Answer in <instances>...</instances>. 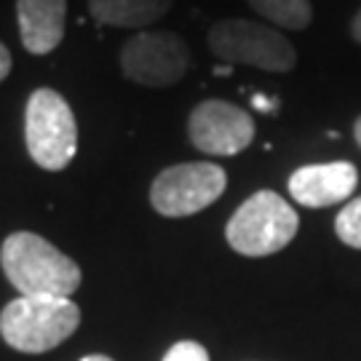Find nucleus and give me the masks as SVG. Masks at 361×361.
Instances as JSON below:
<instances>
[{
	"label": "nucleus",
	"instance_id": "1",
	"mask_svg": "<svg viewBox=\"0 0 361 361\" xmlns=\"http://www.w3.org/2000/svg\"><path fill=\"white\" fill-rule=\"evenodd\" d=\"M0 265L22 297H73L80 286L75 259L38 233H11L0 246Z\"/></svg>",
	"mask_w": 361,
	"mask_h": 361
},
{
	"label": "nucleus",
	"instance_id": "2",
	"mask_svg": "<svg viewBox=\"0 0 361 361\" xmlns=\"http://www.w3.org/2000/svg\"><path fill=\"white\" fill-rule=\"evenodd\" d=\"M80 324L70 297H16L0 310V335L22 353H46L62 345Z\"/></svg>",
	"mask_w": 361,
	"mask_h": 361
},
{
	"label": "nucleus",
	"instance_id": "3",
	"mask_svg": "<svg viewBox=\"0 0 361 361\" xmlns=\"http://www.w3.org/2000/svg\"><path fill=\"white\" fill-rule=\"evenodd\" d=\"M300 217L284 198L273 190H257L233 212L225 238L233 252L244 257H268L292 244Z\"/></svg>",
	"mask_w": 361,
	"mask_h": 361
},
{
	"label": "nucleus",
	"instance_id": "4",
	"mask_svg": "<svg viewBox=\"0 0 361 361\" xmlns=\"http://www.w3.org/2000/svg\"><path fill=\"white\" fill-rule=\"evenodd\" d=\"M25 142L30 158L46 171L70 166L78 150L73 107L54 89H35L25 107Z\"/></svg>",
	"mask_w": 361,
	"mask_h": 361
},
{
	"label": "nucleus",
	"instance_id": "5",
	"mask_svg": "<svg viewBox=\"0 0 361 361\" xmlns=\"http://www.w3.org/2000/svg\"><path fill=\"white\" fill-rule=\"evenodd\" d=\"M209 49L219 62L257 67L265 73H289L297 65L295 46L276 27L249 19H222L209 30Z\"/></svg>",
	"mask_w": 361,
	"mask_h": 361
},
{
	"label": "nucleus",
	"instance_id": "6",
	"mask_svg": "<svg viewBox=\"0 0 361 361\" xmlns=\"http://www.w3.org/2000/svg\"><path fill=\"white\" fill-rule=\"evenodd\" d=\"M228 188L225 169L209 161L164 169L150 185V204L164 217H190L212 207Z\"/></svg>",
	"mask_w": 361,
	"mask_h": 361
},
{
	"label": "nucleus",
	"instance_id": "7",
	"mask_svg": "<svg viewBox=\"0 0 361 361\" xmlns=\"http://www.w3.org/2000/svg\"><path fill=\"white\" fill-rule=\"evenodd\" d=\"M190 67V49L174 32L142 30L121 49V73L147 89H169L180 83Z\"/></svg>",
	"mask_w": 361,
	"mask_h": 361
},
{
	"label": "nucleus",
	"instance_id": "8",
	"mask_svg": "<svg viewBox=\"0 0 361 361\" xmlns=\"http://www.w3.org/2000/svg\"><path fill=\"white\" fill-rule=\"evenodd\" d=\"M188 137L207 155H238L255 140V121L238 104L204 99L188 118Z\"/></svg>",
	"mask_w": 361,
	"mask_h": 361
},
{
	"label": "nucleus",
	"instance_id": "9",
	"mask_svg": "<svg viewBox=\"0 0 361 361\" xmlns=\"http://www.w3.org/2000/svg\"><path fill=\"white\" fill-rule=\"evenodd\" d=\"M359 185V171L350 161L308 164L289 177V195L300 207L326 209L348 201Z\"/></svg>",
	"mask_w": 361,
	"mask_h": 361
},
{
	"label": "nucleus",
	"instance_id": "10",
	"mask_svg": "<svg viewBox=\"0 0 361 361\" xmlns=\"http://www.w3.org/2000/svg\"><path fill=\"white\" fill-rule=\"evenodd\" d=\"M19 38L30 54L46 56L65 38L67 0H16Z\"/></svg>",
	"mask_w": 361,
	"mask_h": 361
},
{
	"label": "nucleus",
	"instance_id": "11",
	"mask_svg": "<svg viewBox=\"0 0 361 361\" xmlns=\"http://www.w3.org/2000/svg\"><path fill=\"white\" fill-rule=\"evenodd\" d=\"M171 3L174 0H89V11L102 27L142 32L171 8Z\"/></svg>",
	"mask_w": 361,
	"mask_h": 361
},
{
	"label": "nucleus",
	"instance_id": "12",
	"mask_svg": "<svg viewBox=\"0 0 361 361\" xmlns=\"http://www.w3.org/2000/svg\"><path fill=\"white\" fill-rule=\"evenodd\" d=\"M255 13L281 30H305L313 22L310 0H246Z\"/></svg>",
	"mask_w": 361,
	"mask_h": 361
},
{
	"label": "nucleus",
	"instance_id": "13",
	"mask_svg": "<svg viewBox=\"0 0 361 361\" xmlns=\"http://www.w3.org/2000/svg\"><path fill=\"white\" fill-rule=\"evenodd\" d=\"M337 238L350 249H361V195L350 198L335 219Z\"/></svg>",
	"mask_w": 361,
	"mask_h": 361
},
{
	"label": "nucleus",
	"instance_id": "14",
	"mask_svg": "<svg viewBox=\"0 0 361 361\" xmlns=\"http://www.w3.org/2000/svg\"><path fill=\"white\" fill-rule=\"evenodd\" d=\"M164 361H209V353L201 343L182 340V343H174V345L166 350Z\"/></svg>",
	"mask_w": 361,
	"mask_h": 361
},
{
	"label": "nucleus",
	"instance_id": "15",
	"mask_svg": "<svg viewBox=\"0 0 361 361\" xmlns=\"http://www.w3.org/2000/svg\"><path fill=\"white\" fill-rule=\"evenodd\" d=\"M11 73V51H8V46L0 40V83L8 78Z\"/></svg>",
	"mask_w": 361,
	"mask_h": 361
},
{
	"label": "nucleus",
	"instance_id": "16",
	"mask_svg": "<svg viewBox=\"0 0 361 361\" xmlns=\"http://www.w3.org/2000/svg\"><path fill=\"white\" fill-rule=\"evenodd\" d=\"M252 104H255V110H259V113H276V104H279V99H271V97L255 94V97H252Z\"/></svg>",
	"mask_w": 361,
	"mask_h": 361
},
{
	"label": "nucleus",
	"instance_id": "17",
	"mask_svg": "<svg viewBox=\"0 0 361 361\" xmlns=\"http://www.w3.org/2000/svg\"><path fill=\"white\" fill-rule=\"evenodd\" d=\"M350 35H353V40H356V43H361V8L356 11L353 22H350Z\"/></svg>",
	"mask_w": 361,
	"mask_h": 361
},
{
	"label": "nucleus",
	"instance_id": "18",
	"mask_svg": "<svg viewBox=\"0 0 361 361\" xmlns=\"http://www.w3.org/2000/svg\"><path fill=\"white\" fill-rule=\"evenodd\" d=\"M353 140H356V145L361 147V116L356 118V123H353Z\"/></svg>",
	"mask_w": 361,
	"mask_h": 361
},
{
	"label": "nucleus",
	"instance_id": "19",
	"mask_svg": "<svg viewBox=\"0 0 361 361\" xmlns=\"http://www.w3.org/2000/svg\"><path fill=\"white\" fill-rule=\"evenodd\" d=\"M231 73H233V67L231 65H222V67H214V75H231Z\"/></svg>",
	"mask_w": 361,
	"mask_h": 361
},
{
	"label": "nucleus",
	"instance_id": "20",
	"mask_svg": "<svg viewBox=\"0 0 361 361\" xmlns=\"http://www.w3.org/2000/svg\"><path fill=\"white\" fill-rule=\"evenodd\" d=\"M80 361H113L110 356H102V353H94V356H83Z\"/></svg>",
	"mask_w": 361,
	"mask_h": 361
}]
</instances>
